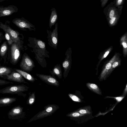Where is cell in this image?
Returning a JSON list of instances; mask_svg holds the SVG:
<instances>
[{"instance_id": "obj_1", "label": "cell", "mask_w": 127, "mask_h": 127, "mask_svg": "<svg viewBox=\"0 0 127 127\" xmlns=\"http://www.w3.org/2000/svg\"><path fill=\"white\" fill-rule=\"evenodd\" d=\"M31 38V47L32 48L31 51L32 52H34L36 60L38 63L43 67V63L46 62L45 57L49 58V52L46 50L45 43L39 39L35 38L32 37Z\"/></svg>"}, {"instance_id": "obj_2", "label": "cell", "mask_w": 127, "mask_h": 127, "mask_svg": "<svg viewBox=\"0 0 127 127\" xmlns=\"http://www.w3.org/2000/svg\"><path fill=\"white\" fill-rule=\"evenodd\" d=\"M29 88L23 84L6 87L0 89V93L16 94L18 96L25 97L26 94L23 93L28 91Z\"/></svg>"}, {"instance_id": "obj_3", "label": "cell", "mask_w": 127, "mask_h": 127, "mask_svg": "<svg viewBox=\"0 0 127 127\" xmlns=\"http://www.w3.org/2000/svg\"><path fill=\"white\" fill-rule=\"evenodd\" d=\"M59 108V106L55 104H50L45 106L44 109L39 112L31 118L28 122L51 116Z\"/></svg>"}, {"instance_id": "obj_4", "label": "cell", "mask_w": 127, "mask_h": 127, "mask_svg": "<svg viewBox=\"0 0 127 127\" xmlns=\"http://www.w3.org/2000/svg\"><path fill=\"white\" fill-rule=\"evenodd\" d=\"M13 23L20 29L24 31L28 30L30 31H35V26L24 18H15L12 20Z\"/></svg>"}, {"instance_id": "obj_5", "label": "cell", "mask_w": 127, "mask_h": 127, "mask_svg": "<svg viewBox=\"0 0 127 127\" xmlns=\"http://www.w3.org/2000/svg\"><path fill=\"white\" fill-rule=\"evenodd\" d=\"M47 38L49 45L55 49H57L58 43V23L55 24V28L53 31L47 30Z\"/></svg>"}, {"instance_id": "obj_6", "label": "cell", "mask_w": 127, "mask_h": 127, "mask_svg": "<svg viewBox=\"0 0 127 127\" xmlns=\"http://www.w3.org/2000/svg\"><path fill=\"white\" fill-rule=\"evenodd\" d=\"M0 28L4 32H6L9 34L12 39L13 43L19 45L20 44V41L19 36V33L17 31L12 29L10 26L6 24L5 22L4 24L0 22Z\"/></svg>"}, {"instance_id": "obj_7", "label": "cell", "mask_w": 127, "mask_h": 127, "mask_svg": "<svg viewBox=\"0 0 127 127\" xmlns=\"http://www.w3.org/2000/svg\"><path fill=\"white\" fill-rule=\"evenodd\" d=\"M33 61L26 53L24 54L20 66L22 70L28 72L31 71L35 66Z\"/></svg>"}, {"instance_id": "obj_8", "label": "cell", "mask_w": 127, "mask_h": 127, "mask_svg": "<svg viewBox=\"0 0 127 127\" xmlns=\"http://www.w3.org/2000/svg\"><path fill=\"white\" fill-rule=\"evenodd\" d=\"M123 6L116 7L113 2H111L104 9L103 13L107 20L112 18L117 12L122 11Z\"/></svg>"}, {"instance_id": "obj_9", "label": "cell", "mask_w": 127, "mask_h": 127, "mask_svg": "<svg viewBox=\"0 0 127 127\" xmlns=\"http://www.w3.org/2000/svg\"><path fill=\"white\" fill-rule=\"evenodd\" d=\"M23 107L20 105L13 107L8 112V118L11 120L18 119L22 117L24 114Z\"/></svg>"}, {"instance_id": "obj_10", "label": "cell", "mask_w": 127, "mask_h": 127, "mask_svg": "<svg viewBox=\"0 0 127 127\" xmlns=\"http://www.w3.org/2000/svg\"><path fill=\"white\" fill-rule=\"evenodd\" d=\"M18 9L17 7L13 5H10L7 6H0V17L8 16L17 12Z\"/></svg>"}, {"instance_id": "obj_11", "label": "cell", "mask_w": 127, "mask_h": 127, "mask_svg": "<svg viewBox=\"0 0 127 127\" xmlns=\"http://www.w3.org/2000/svg\"><path fill=\"white\" fill-rule=\"evenodd\" d=\"M36 76L41 80L50 85L58 87L59 86V82L52 76L36 73Z\"/></svg>"}, {"instance_id": "obj_12", "label": "cell", "mask_w": 127, "mask_h": 127, "mask_svg": "<svg viewBox=\"0 0 127 127\" xmlns=\"http://www.w3.org/2000/svg\"><path fill=\"white\" fill-rule=\"evenodd\" d=\"M18 45L13 43L11 46V59L12 62L13 64L17 62L20 57V52Z\"/></svg>"}, {"instance_id": "obj_13", "label": "cell", "mask_w": 127, "mask_h": 127, "mask_svg": "<svg viewBox=\"0 0 127 127\" xmlns=\"http://www.w3.org/2000/svg\"><path fill=\"white\" fill-rule=\"evenodd\" d=\"M6 79L20 83L28 84V83L25 81L22 75L19 73L15 72L14 70L10 74L7 76Z\"/></svg>"}, {"instance_id": "obj_14", "label": "cell", "mask_w": 127, "mask_h": 127, "mask_svg": "<svg viewBox=\"0 0 127 127\" xmlns=\"http://www.w3.org/2000/svg\"><path fill=\"white\" fill-rule=\"evenodd\" d=\"M66 57L64 61L62 62V66L64 69L63 76L65 79L68 75L70 66V56L69 48L65 53Z\"/></svg>"}, {"instance_id": "obj_15", "label": "cell", "mask_w": 127, "mask_h": 127, "mask_svg": "<svg viewBox=\"0 0 127 127\" xmlns=\"http://www.w3.org/2000/svg\"><path fill=\"white\" fill-rule=\"evenodd\" d=\"M15 97H4L0 98V107L10 105L17 100Z\"/></svg>"}, {"instance_id": "obj_16", "label": "cell", "mask_w": 127, "mask_h": 127, "mask_svg": "<svg viewBox=\"0 0 127 127\" xmlns=\"http://www.w3.org/2000/svg\"><path fill=\"white\" fill-rule=\"evenodd\" d=\"M51 10V12L49 19V24L50 29L55 25L58 19L57 13L55 8L53 7Z\"/></svg>"}, {"instance_id": "obj_17", "label": "cell", "mask_w": 127, "mask_h": 127, "mask_svg": "<svg viewBox=\"0 0 127 127\" xmlns=\"http://www.w3.org/2000/svg\"><path fill=\"white\" fill-rule=\"evenodd\" d=\"M50 72L52 76L55 77L54 75L57 76L59 79H61L62 76V68L60 64H57L54 67L52 71L50 70Z\"/></svg>"}, {"instance_id": "obj_18", "label": "cell", "mask_w": 127, "mask_h": 127, "mask_svg": "<svg viewBox=\"0 0 127 127\" xmlns=\"http://www.w3.org/2000/svg\"><path fill=\"white\" fill-rule=\"evenodd\" d=\"M14 70L19 73L26 79L32 82H33L37 79L28 73L20 69L15 68Z\"/></svg>"}, {"instance_id": "obj_19", "label": "cell", "mask_w": 127, "mask_h": 127, "mask_svg": "<svg viewBox=\"0 0 127 127\" xmlns=\"http://www.w3.org/2000/svg\"><path fill=\"white\" fill-rule=\"evenodd\" d=\"M14 70L5 66H0V77L6 79L7 76L10 74Z\"/></svg>"}, {"instance_id": "obj_20", "label": "cell", "mask_w": 127, "mask_h": 127, "mask_svg": "<svg viewBox=\"0 0 127 127\" xmlns=\"http://www.w3.org/2000/svg\"><path fill=\"white\" fill-rule=\"evenodd\" d=\"M86 85L87 87L93 92L98 94L102 95L99 89L96 84L92 83H87Z\"/></svg>"}, {"instance_id": "obj_21", "label": "cell", "mask_w": 127, "mask_h": 127, "mask_svg": "<svg viewBox=\"0 0 127 127\" xmlns=\"http://www.w3.org/2000/svg\"><path fill=\"white\" fill-rule=\"evenodd\" d=\"M35 92H33L30 93L28 98L27 101V104L28 105H32L34 103L35 100Z\"/></svg>"}, {"instance_id": "obj_22", "label": "cell", "mask_w": 127, "mask_h": 127, "mask_svg": "<svg viewBox=\"0 0 127 127\" xmlns=\"http://www.w3.org/2000/svg\"><path fill=\"white\" fill-rule=\"evenodd\" d=\"M122 11H120L117 12L112 18L108 21L111 25H113L119 19L121 14Z\"/></svg>"}, {"instance_id": "obj_23", "label": "cell", "mask_w": 127, "mask_h": 127, "mask_svg": "<svg viewBox=\"0 0 127 127\" xmlns=\"http://www.w3.org/2000/svg\"><path fill=\"white\" fill-rule=\"evenodd\" d=\"M7 49L6 41L4 42L1 45L0 49V55L1 57L5 55Z\"/></svg>"}, {"instance_id": "obj_24", "label": "cell", "mask_w": 127, "mask_h": 127, "mask_svg": "<svg viewBox=\"0 0 127 127\" xmlns=\"http://www.w3.org/2000/svg\"><path fill=\"white\" fill-rule=\"evenodd\" d=\"M83 115H84L81 114L78 112L76 111L68 113L66 115V116L70 117H76L82 116Z\"/></svg>"}, {"instance_id": "obj_25", "label": "cell", "mask_w": 127, "mask_h": 127, "mask_svg": "<svg viewBox=\"0 0 127 127\" xmlns=\"http://www.w3.org/2000/svg\"><path fill=\"white\" fill-rule=\"evenodd\" d=\"M5 32V38L7 40L9 45H12L13 43L12 39L8 33L6 32Z\"/></svg>"}, {"instance_id": "obj_26", "label": "cell", "mask_w": 127, "mask_h": 127, "mask_svg": "<svg viewBox=\"0 0 127 127\" xmlns=\"http://www.w3.org/2000/svg\"><path fill=\"white\" fill-rule=\"evenodd\" d=\"M125 0H114L113 2L115 5L117 7L123 6Z\"/></svg>"}, {"instance_id": "obj_27", "label": "cell", "mask_w": 127, "mask_h": 127, "mask_svg": "<svg viewBox=\"0 0 127 127\" xmlns=\"http://www.w3.org/2000/svg\"><path fill=\"white\" fill-rule=\"evenodd\" d=\"M68 95L70 98L73 101L78 102L81 101L80 99L76 95L71 94H69Z\"/></svg>"}, {"instance_id": "obj_28", "label": "cell", "mask_w": 127, "mask_h": 127, "mask_svg": "<svg viewBox=\"0 0 127 127\" xmlns=\"http://www.w3.org/2000/svg\"><path fill=\"white\" fill-rule=\"evenodd\" d=\"M77 111L78 112L82 114H90L91 113V112L90 111L87 109H81Z\"/></svg>"}, {"instance_id": "obj_29", "label": "cell", "mask_w": 127, "mask_h": 127, "mask_svg": "<svg viewBox=\"0 0 127 127\" xmlns=\"http://www.w3.org/2000/svg\"><path fill=\"white\" fill-rule=\"evenodd\" d=\"M14 83L11 82L7 81L5 80L0 79V86H2L9 84H13Z\"/></svg>"}, {"instance_id": "obj_30", "label": "cell", "mask_w": 127, "mask_h": 127, "mask_svg": "<svg viewBox=\"0 0 127 127\" xmlns=\"http://www.w3.org/2000/svg\"><path fill=\"white\" fill-rule=\"evenodd\" d=\"M111 97L114 98L118 102H119L121 101L124 98V96H118L117 97Z\"/></svg>"}, {"instance_id": "obj_31", "label": "cell", "mask_w": 127, "mask_h": 127, "mask_svg": "<svg viewBox=\"0 0 127 127\" xmlns=\"http://www.w3.org/2000/svg\"><path fill=\"white\" fill-rule=\"evenodd\" d=\"M109 0H103L101 2V6L102 8L105 6Z\"/></svg>"}, {"instance_id": "obj_32", "label": "cell", "mask_w": 127, "mask_h": 127, "mask_svg": "<svg viewBox=\"0 0 127 127\" xmlns=\"http://www.w3.org/2000/svg\"><path fill=\"white\" fill-rule=\"evenodd\" d=\"M111 67V64L110 63H107L105 66L106 68L107 69H110Z\"/></svg>"}, {"instance_id": "obj_33", "label": "cell", "mask_w": 127, "mask_h": 127, "mask_svg": "<svg viewBox=\"0 0 127 127\" xmlns=\"http://www.w3.org/2000/svg\"><path fill=\"white\" fill-rule=\"evenodd\" d=\"M118 63L117 62H115L113 64L112 66L113 68H115L118 66Z\"/></svg>"}, {"instance_id": "obj_34", "label": "cell", "mask_w": 127, "mask_h": 127, "mask_svg": "<svg viewBox=\"0 0 127 127\" xmlns=\"http://www.w3.org/2000/svg\"><path fill=\"white\" fill-rule=\"evenodd\" d=\"M109 53V52L108 51H106L104 55V57L105 58L106 57L107 55H108Z\"/></svg>"}, {"instance_id": "obj_35", "label": "cell", "mask_w": 127, "mask_h": 127, "mask_svg": "<svg viewBox=\"0 0 127 127\" xmlns=\"http://www.w3.org/2000/svg\"><path fill=\"white\" fill-rule=\"evenodd\" d=\"M122 45L123 47L125 48H127V44L125 42H123L122 43Z\"/></svg>"}, {"instance_id": "obj_36", "label": "cell", "mask_w": 127, "mask_h": 127, "mask_svg": "<svg viewBox=\"0 0 127 127\" xmlns=\"http://www.w3.org/2000/svg\"><path fill=\"white\" fill-rule=\"evenodd\" d=\"M3 36V34L2 32H0V39H2L1 38V37H2Z\"/></svg>"}, {"instance_id": "obj_37", "label": "cell", "mask_w": 127, "mask_h": 127, "mask_svg": "<svg viewBox=\"0 0 127 127\" xmlns=\"http://www.w3.org/2000/svg\"><path fill=\"white\" fill-rule=\"evenodd\" d=\"M7 0H0V2H2L3 1Z\"/></svg>"}, {"instance_id": "obj_38", "label": "cell", "mask_w": 127, "mask_h": 127, "mask_svg": "<svg viewBox=\"0 0 127 127\" xmlns=\"http://www.w3.org/2000/svg\"><path fill=\"white\" fill-rule=\"evenodd\" d=\"M2 39H0V43Z\"/></svg>"}, {"instance_id": "obj_39", "label": "cell", "mask_w": 127, "mask_h": 127, "mask_svg": "<svg viewBox=\"0 0 127 127\" xmlns=\"http://www.w3.org/2000/svg\"><path fill=\"white\" fill-rule=\"evenodd\" d=\"M103 0H100V2H101Z\"/></svg>"}]
</instances>
